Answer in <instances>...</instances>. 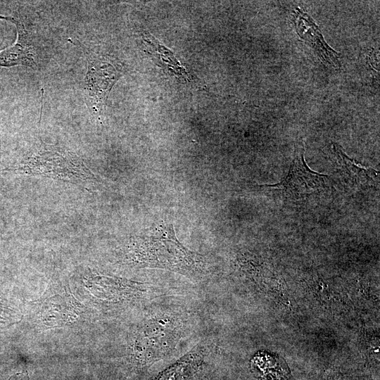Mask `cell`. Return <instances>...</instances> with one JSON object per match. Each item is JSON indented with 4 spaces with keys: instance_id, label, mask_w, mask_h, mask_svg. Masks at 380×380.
<instances>
[{
    "instance_id": "cell-1",
    "label": "cell",
    "mask_w": 380,
    "mask_h": 380,
    "mask_svg": "<svg viewBox=\"0 0 380 380\" xmlns=\"http://www.w3.org/2000/svg\"><path fill=\"white\" fill-rule=\"evenodd\" d=\"M126 258L139 267L170 270L196 280L208 274L207 257L184 246L170 223L153 224L141 235L131 237Z\"/></svg>"
},
{
    "instance_id": "cell-2",
    "label": "cell",
    "mask_w": 380,
    "mask_h": 380,
    "mask_svg": "<svg viewBox=\"0 0 380 380\" xmlns=\"http://www.w3.org/2000/svg\"><path fill=\"white\" fill-rule=\"evenodd\" d=\"M6 172L40 175L72 183L96 180L94 175L75 153L49 145L30 152L14 165L0 170V173Z\"/></svg>"
},
{
    "instance_id": "cell-3",
    "label": "cell",
    "mask_w": 380,
    "mask_h": 380,
    "mask_svg": "<svg viewBox=\"0 0 380 380\" xmlns=\"http://www.w3.org/2000/svg\"><path fill=\"white\" fill-rule=\"evenodd\" d=\"M184 329L183 319L173 314H158L146 319L134 339L136 359L147 364L168 355L175 349Z\"/></svg>"
},
{
    "instance_id": "cell-4",
    "label": "cell",
    "mask_w": 380,
    "mask_h": 380,
    "mask_svg": "<svg viewBox=\"0 0 380 380\" xmlns=\"http://www.w3.org/2000/svg\"><path fill=\"white\" fill-rule=\"evenodd\" d=\"M87 63L84 80L87 105L94 117L103 110L107 96L122 75V68L115 62L78 42Z\"/></svg>"
},
{
    "instance_id": "cell-5",
    "label": "cell",
    "mask_w": 380,
    "mask_h": 380,
    "mask_svg": "<svg viewBox=\"0 0 380 380\" xmlns=\"http://www.w3.org/2000/svg\"><path fill=\"white\" fill-rule=\"evenodd\" d=\"M305 143L298 140L295 144L293 157L288 174L280 182L265 185L281 191L291 198H303L325 189L329 184L327 175L310 169L305 160Z\"/></svg>"
},
{
    "instance_id": "cell-6",
    "label": "cell",
    "mask_w": 380,
    "mask_h": 380,
    "mask_svg": "<svg viewBox=\"0 0 380 380\" xmlns=\"http://www.w3.org/2000/svg\"><path fill=\"white\" fill-rule=\"evenodd\" d=\"M0 20L13 23L17 30L15 42L0 51V68L21 65L37 70V50L19 11L13 10L9 15L0 14Z\"/></svg>"
},
{
    "instance_id": "cell-7",
    "label": "cell",
    "mask_w": 380,
    "mask_h": 380,
    "mask_svg": "<svg viewBox=\"0 0 380 380\" xmlns=\"http://www.w3.org/2000/svg\"><path fill=\"white\" fill-rule=\"evenodd\" d=\"M293 23L299 37L314 51L322 63L335 69L341 68L339 53L327 43L319 27L308 13L296 8L293 14Z\"/></svg>"
},
{
    "instance_id": "cell-8",
    "label": "cell",
    "mask_w": 380,
    "mask_h": 380,
    "mask_svg": "<svg viewBox=\"0 0 380 380\" xmlns=\"http://www.w3.org/2000/svg\"><path fill=\"white\" fill-rule=\"evenodd\" d=\"M338 170L341 176L350 183L357 186L373 185L379 183V173L372 167H367L349 158L342 147L337 144L332 145Z\"/></svg>"
},
{
    "instance_id": "cell-9",
    "label": "cell",
    "mask_w": 380,
    "mask_h": 380,
    "mask_svg": "<svg viewBox=\"0 0 380 380\" xmlns=\"http://www.w3.org/2000/svg\"><path fill=\"white\" fill-rule=\"evenodd\" d=\"M144 40L148 47H151L155 52L158 53V58L160 59L161 63L165 64L164 65H165L170 71L172 72L176 75H181L183 77H186L185 70L180 65L174 55L170 52L168 49H166L165 47L160 45L151 36L148 35L144 37Z\"/></svg>"
}]
</instances>
